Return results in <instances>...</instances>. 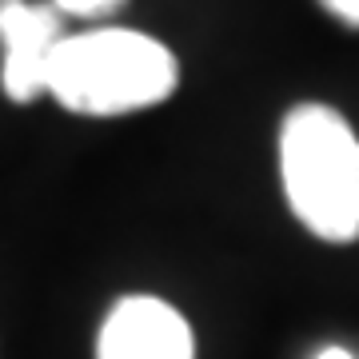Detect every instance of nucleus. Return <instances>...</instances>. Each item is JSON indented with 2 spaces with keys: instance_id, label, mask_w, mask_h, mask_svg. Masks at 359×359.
Returning <instances> with one entry per match:
<instances>
[{
  "instance_id": "obj_6",
  "label": "nucleus",
  "mask_w": 359,
  "mask_h": 359,
  "mask_svg": "<svg viewBox=\"0 0 359 359\" xmlns=\"http://www.w3.org/2000/svg\"><path fill=\"white\" fill-rule=\"evenodd\" d=\"M323 8L335 13L339 20H347V25H359V0H323Z\"/></svg>"
},
{
  "instance_id": "obj_4",
  "label": "nucleus",
  "mask_w": 359,
  "mask_h": 359,
  "mask_svg": "<svg viewBox=\"0 0 359 359\" xmlns=\"http://www.w3.org/2000/svg\"><path fill=\"white\" fill-rule=\"evenodd\" d=\"M60 40V13L52 4L0 0V80L16 104L44 96L48 60Z\"/></svg>"
},
{
  "instance_id": "obj_7",
  "label": "nucleus",
  "mask_w": 359,
  "mask_h": 359,
  "mask_svg": "<svg viewBox=\"0 0 359 359\" xmlns=\"http://www.w3.org/2000/svg\"><path fill=\"white\" fill-rule=\"evenodd\" d=\"M316 359H355V355H351V351H344V347H323Z\"/></svg>"
},
{
  "instance_id": "obj_5",
  "label": "nucleus",
  "mask_w": 359,
  "mask_h": 359,
  "mask_svg": "<svg viewBox=\"0 0 359 359\" xmlns=\"http://www.w3.org/2000/svg\"><path fill=\"white\" fill-rule=\"evenodd\" d=\"M124 0H52L56 13H72V16H100V13H112L120 8Z\"/></svg>"
},
{
  "instance_id": "obj_1",
  "label": "nucleus",
  "mask_w": 359,
  "mask_h": 359,
  "mask_svg": "<svg viewBox=\"0 0 359 359\" xmlns=\"http://www.w3.org/2000/svg\"><path fill=\"white\" fill-rule=\"evenodd\" d=\"M176 76V56L160 40L128 28H96L56 44L44 96L84 116H124L168 100Z\"/></svg>"
},
{
  "instance_id": "obj_3",
  "label": "nucleus",
  "mask_w": 359,
  "mask_h": 359,
  "mask_svg": "<svg viewBox=\"0 0 359 359\" xmlns=\"http://www.w3.org/2000/svg\"><path fill=\"white\" fill-rule=\"evenodd\" d=\"M192 327L156 295H124L100 323L96 359H192Z\"/></svg>"
},
{
  "instance_id": "obj_2",
  "label": "nucleus",
  "mask_w": 359,
  "mask_h": 359,
  "mask_svg": "<svg viewBox=\"0 0 359 359\" xmlns=\"http://www.w3.org/2000/svg\"><path fill=\"white\" fill-rule=\"evenodd\" d=\"M280 172L295 219L327 244L359 240V140L327 104H299L280 128Z\"/></svg>"
}]
</instances>
